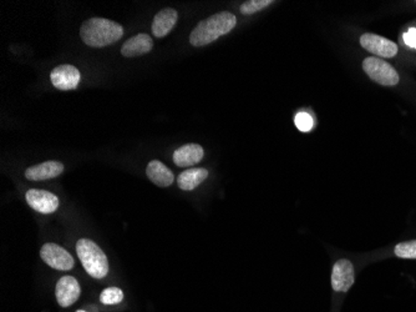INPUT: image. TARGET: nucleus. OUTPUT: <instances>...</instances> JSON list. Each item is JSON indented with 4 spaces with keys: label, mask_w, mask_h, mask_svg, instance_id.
Returning <instances> with one entry per match:
<instances>
[{
    "label": "nucleus",
    "mask_w": 416,
    "mask_h": 312,
    "mask_svg": "<svg viewBox=\"0 0 416 312\" xmlns=\"http://www.w3.org/2000/svg\"><path fill=\"white\" fill-rule=\"evenodd\" d=\"M237 26V18L230 12L215 14L202 20L190 35V43L193 46H205L217 40L219 37L230 33Z\"/></svg>",
    "instance_id": "f257e3e1"
},
{
    "label": "nucleus",
    "mask_w": 416,
    "mask_h": 312,
    "mask_svg": "<svg viewBox=\"0 0 416 312\" xmlns=\"http://www.w3.org/2000/svg\"><path fill=\"white\" fill-rule=\"evenodd\" d=\"M123 28L115 21L103 18H91L83 21L80 28V37L86 46L103 48L120 40Z\"/></svg>",
    "instance_id": "f03ea898"
},
{
    "label": "nucleus",
    "mask_w": 416,
    "mask_h": 312,
    "mask_svg": "<svg viewBox=\"0 0 416 312\" xmlns=\"http://www.w3.org/2000/svg\"><path fill=\"white\" fill-rule=\"evenodd\" d=\"M77 253L85 271L94 279H103L109 273L108 257L100 246L89 239H80Z\"/></svg>",
    "instance_id": "7ed1b4c3"
},
{
    "label": "nucleus",
    "mask_w": 416,
    "mask_h": 312,
    "mask_svg": "<svg viewBox=\"0 0 416 312\" xmlns=\"http://www.w3.org/2000/svg\"><path fill=\"white\" fill-rule=\"evenodd\" d=\"M363 69L373 81L384 86H394L399 84L400 78L397 70L382 59L369 57L363 61Z\"/></svg>",
    "instance_id": "20e7f679"
},
{
    "label": "nucleus",
    "mask_w": 416,
    "mask_h": 312,
    "mask_svg": "<svg viewBox=\"0 0 416 312\" xmlns=\"http://www.w3.org/2000/svg\"><path fill=\"white\" fill-rule=\"evenodd\" d=\"M40 256L49 266L60 270V271H69L74 267V257L71 256L65 248L59 246L57 244H45L40 250Z\"/></svg>",
    "instance_id": "39448f33"
},
{
    "label": "nucleus",
    "mask_w": 416,
    "mask_h": 312,
    "mask_svg": "<svg viewBox=\"0 0 416 312\" xmlns=\"http://www.w3.org/2000/svg\"><path fill=\"white\" fill-rule=\"evenodd\" d=\"M360 44L365 50L382 58H394L397 54V46L394 41L377 34H363L360 37Z\"/></svg>",
    "instance_id": "423d86ee"
},
{
    "label": "nucleus",
    "mask_w": 416,
    "mask_h": 312,
    "mask_svg": "<svg viewBox=\"0 0 416 312\" xmlns=\"http://www.w3.org/2000/svg\"><path fill=\"white\" fill-rule=\"evenodd\" d=\"M355 281V273L352 262L346 259L337 261L332 271V287L337 293H346Z\"/></svg>",
    "instance_id": "0eeeda50"
},
{
    "label": "nucleus",
    "mask_w": 416,
    "mask_h": 312,
    "mask_svg": "<svg viewBox=\"0 0 416 312\" xmlns=\"http://www.w3.org/2000/svg\"><path fill=\"white\" fill-rule=\"evenodd\" d=\"M26 199L28 204L40 214H52L59 208L58 196L46 190H28Z\"/></svg>",
    "instance_id": "6e6552de"
},
{
    "label": "nucleus",
    "mask_w": 416,
    "mask_h": 312,
    "mask_svg": "<svg viewBox=\"0 0 416 312\" xmlns=\"http://www.w3.org/2000/svg\"><path fill=\"white\" fill-rule=\"evenodd\" d=\"M52 83L59 90H74L80 83L81 74L75 66L64 64L59 66L50 74Z\"/></svg>",
    "instance_id": "1a4fd4ad"
},
{
    "label": "nucleus",
    "mask_w": 416,
    "mask_h": 312,
    "mask_svg": "<svg viewBox=\"0 0 416 312\" xmlns=\"http://www.w3.org/2000/svg\"><path fill=\"white\" fill-rule=\"evenodd\" d=\"M80 285L72 276H63L57 284V300L61 307H69L80 298Z\"/></svg>",
    "instance_id": "9d476101"
},
{
    "label": "nucleus",
    "mask_w": 416,
    "mask_h": 312,
    "mask_svg": "<svg viewBox=\"0 0 416 312\" xmlns=\"http://www.w3.org/2000/svg\"><path fill=\"white\" fill-rule=\"evenodd\" d=\"M64 171V165L59 162H45L28 168L26 177L32 182H43L61 175Z\"/></svg>",
    "instance_id": "9b49d317"
},
{
    "label": "nucleus",
    "mask_w": 416,
    "mask_h": 312,
    "mask_svg": "<svg viewBox=\"0 0 416 312\" xmlns=\"http://www.w3.org/2000/svg\"><path fill=\"white\" fill-rule=\"evenodd\" d=\"M205 155L204 148L199 144H186L175 151L173 154V163L179 168L192 166L195 164L199 163Z\"/></svg>",
    "instance_id": "f8f14e48"
},
{
    "label": "nucleus",
    "mask_w": 416,
    "mask_h": 312,
    "mask_svg": "<svg viewBox=\"0 0 416 312\" xmlns=\"http://www.w3.org/2000/svg\"><path fill=\"white\" fill-rule=\"evenodd\" d=\"M154 48L152 38L148 34H137L132 38H130L125 44L122 46L121 54L125 58H135L139 55H143L151 52Z\"/></svg>",
    "instance_id": "ddd939ff"
},
{
    "label": "nucleus",
    "mask_w": 416,
    "mask_h": 312,
    "mask_svg": "<svg viewBox=\"0 0 416 312\" xmlns=\"http://www.w3.org/2000/svg\"><path fill=\"white\" fill-rule=\"evenodd\" d=\"M179 19V14L172 9V8H166L162 9L161 12L155 15L154 21H152V33L157 38H164L167 34L170 33L176 26Z\"/></svg>",
    "instance_id": "4468645a"
},
{
    "label": "nucleus",
    "mask_w": 416,
    "mask_h": 312,
    "mask_svg": "<svg viewBox=\"0 0 416 312\" xmlns=\"http://www.w3.org/2000/svg\"><path fill=\"white\" fill-rule=\"evenodd\" d=\"M146 174H148V179L160 188H167V186L172 185L173 180H175L172 171L159 160H152L148 163Z\"/></svg>",
    "instance_id": "2eb2a0df"
},
{
    "label": "nucleus",
    "mask_w": 416,
    "mask_h": 312,
    "mask_svg": "<svg viewBox=\"0 0 416 312\" xmlns=\"http://www.w3.org/2000/svg\"><path fill=\"white\" fill-rule=\"evenodd\" d=\"M207 176H208V171L204 168L188 169L179 174L177 177V185L181 190L191 191L205 182Z\"/></svg>",
    "instance_id": "dca6fc26"
},
{
    "label": "nucleus",
    "mask_w": 416,
    "mask_h": 312,
    "mask_svg": "<svg viewBox=\"0 0 416 312\" xmlns=\"http://www.w3.org/2000/svg\"><path fill=\"white\" fill-rule=\"evenodd\" d=\"M123 300V293L119 287H108L100 295V301L103 305H115Z\"/></svg>",
    "instance_id": "f3484780"
},
{
    "label": "nucleus",
    "mask_w": 416,
    "mask_h": 312,
    "mask_svg": "<svg viewBox=\"0 0 416 312\" xmlns=\"http://www.w3.org/2000/svg\"><path fill=\"white\" fill-rule=\"evenodd\" d=\"M270 4H273L272 0H250L241 6L239 12L244 15H252L257 12H261L264 8L269 7Z\"/></svg>",
    "instance_id": "a211bd4d"
},
{
    "label": "nucleus",
    "mask_w": 416,
    "mask_h": 312,
    "mask_svg": "<svg viewBox=\"0 0 416 312\" xmlns=\"http://www.w3.org/2000/svg\"><path fill=\"white\" fill-rule=\"evenodd\" d=\"M395 255L402 259H416V240L400 242L395 246Z\"/></svg>",
    "instance_id": "6ab92c4d"
},
{
    "label": "nucleus",
    "mask_w": 416,
    "mask_h": 312,
    "mask_svg": "<svg viewBox=\"0 0 416 312\" xmlns=\"http://www.w3.org/2000/svg\"><path fill=\"white\" fill-rule=\"evenodd\" d=\"M295 126L298 128V130L301 133H308L312 130L314 126L313 117H310L308 113H299L295 115Z\"/></svg>",
    "instance_id": "aec40b11"
},
{
    "label": "nucleus",
    "mask_w": 416,
    "mask_h": 312,
    "mask_svg": "<svg viewBox=\"0 0 416 312\" xmlns=\"http://www.w3.org/2000/svg\"><path fill=\"white\" fill-rule=\"evenodd\" d=\"M404 39L406 41V44L408 46H411V48H416V32L415 30H410L409 33L405 34V37H404Z\"/></svg>",
    "instance_id": "412c9836"
},
{
    "label": "nucleus",
    "mask_w": 416,
    "mask_h": 312,
    "mask_svg": "<svg viewBox=\"0 0 416 312\" xmlns=\"http://www.w3.org/2000/svg\"><path fill=\"white\" fill-rule=\"evenodd\" d=\"M77 312H86V311H83V310H79V311Z\"/></svg>",
    "instance_id": "4be33fe9"
}]
</instances>
